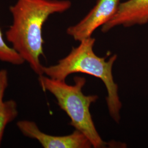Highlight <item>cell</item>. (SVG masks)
I'll return each mask as SVG.
<instances>
[{
    "instance_id": "1",
    "label": "cell",
    "mask_w": 148,
    "mask_h": 148,
    "mask_svg": "<svg viewBox=\"0 0 148 148\" xmlns=\"http://www.w3.org/2000/svg\"><path fill=\"white\" fill-rule=\"evenodd\" d=\"M69 0H17L10 8L13 23L5 32L7 41L37 75H43L42 27L49 16L68 10Z\"/></svg>"
},
{
    "instance_id": "2",
    "label": "cell",
    "mask_w": 148,
    "mask_h": 148,
    "mask_svg": "<svg viewBox=\"0 0 148 148\" xmlns=\"http://www.w3.org/2000/svg\"><path fill=\"white\" fill-rule=\"evenodd\" d=\"M95 41V38L90 37L79 41V45L73 48L57 64L43 66V73L51 79L62 81H65L69 75L77 73L88 74L101 79L107 90L106 101L110 115L119 123L122 104L118 95V86L114 82L112 73L117 55L112 56L108 61L106 58L97 56L93 50Z\"/></svg>"
},
{
    "instance_id": "3",
    "label": "cell",
    "mask_w": 148,
    "mask_h": 148,
    "mask_svg": "<svg viewBox=\"0 0 148 148\" xmlns=\"http://www.w3.org/2000/svg\"><path fill=\"white\" fill-rule=\"evenodd\" d=\"M40 85L44 91L53 95L59 106L69 116L70 125L84 134L94 148L106 147V143L97 132L90 112V104L98 99L97 95H85L82 89L86 84L83 77H74V84L65 81L53 79L43 75L38 76Z\"/></svg>"
},
{
    "instance_id": "4",
    "label": "cell",
    "mask_w": 148,
    "mask_h": 148,
    "mask_svg": "<svg viewBox=\"0 0 148 148\" xmlns=\"http://www.w3.org/2000/svg\"><path fill=\"white\" fill-rule=\"evenodd\" d=\"M16 126L25 137L37 140L45 148H90L93 147L84 134L75 130L67 136H55L42 132L35 122L21 120Z\"/></svg>"
},
{
    "instance_id": "5",
    "label": "cell",
    "mask_w": 148,
    "mask_h": 148,
    "mask_svg": "<svg viewBox=\"0 0 148 148\" xmlns=\"http://www.w3.org/2000/svg\"><path fill=\"white\" fill-rule=\"evenodd\" d=\"M120 1L97 0L96 5L85 18L67 29V34L78 41L91 37L98 27H102L114 15Z\"/></svg>"
},
{
    "instance_id": "6",
    "label": "cell",
    "mask_w": 148,
    "mask_h": 148,
    "mask_svg": "<svg viewBox=\"0 0 148 148\" xmlns=\"http://www.w3.org/2000/svg\"><path fill=\"white\" fill-rule=\"evenodd\" d=\"M148 23V0H128L120 3L111 19L101 28L106 32L115 27H132Z\"/></svg>"
},
{
    "instance_id": "7",
    "label": "cell",
    "mask_w": 148,
    "mask_h": 148,
    "mask_svg": "<svg viewBox=\"0 0 148 148\" xmlns=\"http://www.w3.org/2000/svg\"><path fill=\"white\" fill-rule=\"evenodd\" d=\"M17 104L13 100L4 101L0 108V145L7 125L18 116Z\"/></svg>"
},
{
    "instance_id": "8",
    "label": "cell",
    "mask_w": 148,
    "mask_h": 148,
    "mask_svg": "<svg viewBox=\"0 0 148 148\" xmlns=\"http://www.w3.org/2000/svg\"><path fill=\"white\" fill-rule=\"evenodd\" d=\"M0 61L13 65H19L25 62L20 55L5 42L0 29Z\"/></svg>"
},
{
    "instance_id": "9",
    "label": "cell",
    "mask_w": 148,
    "mask_h": 148,
    "mask_svg": "<svg viewBox=\"0 0 148 148\" xmlns=\"http://www.w3.org/2000/svg\"><path fill=\"white\" fill-rule=\"evenodd\" d=\"M8 86V74L5 69L0 70V108L4 101L3 97L5 90Z\"/></svg>"
}]
</instances>
